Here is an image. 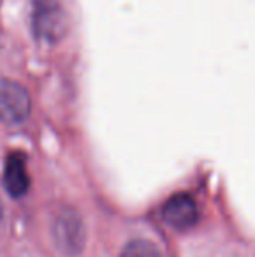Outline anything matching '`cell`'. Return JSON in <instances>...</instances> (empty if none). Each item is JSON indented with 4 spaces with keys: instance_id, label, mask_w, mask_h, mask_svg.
Listing matches in <instances>:
<instances>
[{
    "instance_id": "obj_4",
    "label": "cell",
    "mask_w": 255,
    "mask_h": 257,
    "mask_svg": "<svg viewBox=\"0 0 255 257\" xmlns=\"http://www.w3.org/2000/svg\"><path fill=\"white\" fill-rule=\"evenodd\" d=\"M163 217L175 229H191L197 222V206L189 194H175L164 205Z\"/></svg>"
},
{
    "instance_id": "obj_1",
    "label": "cell",
    "mask_w": 255,
    "mask_h": 257,
    "mask_svg": "<svg viewBox=\"0 0 255 257\" xmlns=\"http://www.w3.org/2000/svg\"><path fill=\"white\" fill-rule=\"evenodd\" d=\"M32 28L37 39L56 44L68 30V16L62 0H32Z\"/></svg>"
},
{
    "instance_id": "obj_5",
    "label": "cell",
    "mask_w": 255,
    "mask_h": 257,
    "mask_svg": "<svg viewBox=\"0 0 255 257\" xmlns=\"http://www.w3.org/2000/svg\"><path fill=\"white\" fill-rule=\"evenodd\" d=\"M4 186L7 193L13 198L23 196L30 186V177L27 172L25 158L21 154H11L6 161V170H4Z\"/></svg>"
},
{
    "instance_id": "obj_6",
    "label": "cell",
    "mask_w": 255,
    "mask_h": 257,
    "mask_svg": "<svg viewBox=\"0 0 255 257\" xmlns=\"http://www.w3.org/2000/svg\"><path fill=\"white\" fill-rule=\"evenodd\" d=\"M121 257H163L152 243L143 240H135L124 247Z\"/></svg>"
},
{
    "instance_id": "obj_7",
    "label": "cell",
    "mask_w": 255,
    "mask_h": 257,
    "mask_svg": "<svg viewBox=\"0 0 255 257\" xmlns=\"http://www.w3.org/2000/svg\"><path fill=\"white\" fill-rule=\"evenodd\" d=\"M4 217V206H2V201H0V220H2Z\"/></svg>"
},
{
    "instance_id": "obj_3",
    "label": "cell",
    "mask_w": 255,
    "mask_h": 257,
    "mask_svg": "<svg viewBox=\"0 0 255 257\" xmlns=\"http://www.w3.org/2000/svg\"><path fill=\"white\" fill-rule=\"evenodd\" d=\"M32 112L28 89L18 81L0 79V121L9 126L21 124Z\"/></svg>"
},
{
    "instance_id": "obj_2",
    "label": "cell",
    "mask_w": 255,
    "mask_h": 257,
    "mask_svg": "<svg viewBox=\"0 0 255 257\" xmlns=\"http://www.w3.org/2000/svg\"><path fill=\"white\" fill-rule=\"evenodd\" d=\"M51 233L55 245L63 255H79L84 248L86 233L79 213L72 208H60L53 217Z\"/></svg>"
}]
</instances>
